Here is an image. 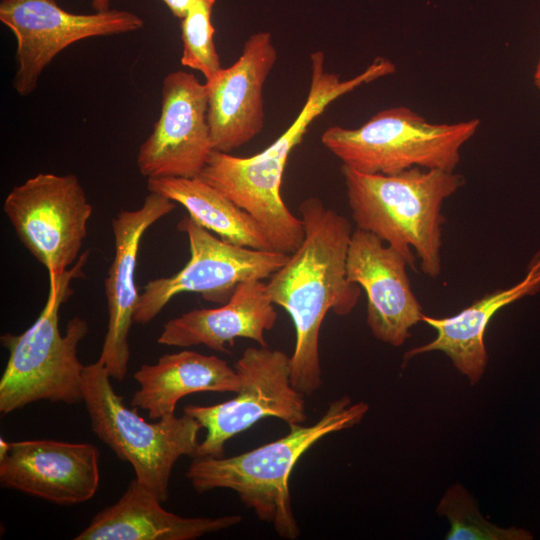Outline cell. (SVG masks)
<instances>
[{
  "instance_id": "6da1fadb",
  "label": "cell",
  "mask_w": 540,
  "mask_h": 540,
  "mask_svg": "<svg viewBox=\"0 0 540 540\" xmlns=\"http://www.w3.org/2000/svg\"><path fill=\"white\" fill-rule=\"evenodd\" d=\"M298 211L304 240L266 287L273 304L283 308L294 324L291 382L304 395H312L322 385L319 336L323 320L329 311L339 316L351 313L361 287L347 278L353 233L349 220L317 197L306 198Z\"/></svg>"
},
{
  "instance_id": "7a4b0ae2",
  "label": "cell",
  "mask_w": 540,
  "mask_h": 540,
  "mask_svg": "<svg viewBox=\"0 0 540 540\" xmlns=\"http://www.w3.org/2000/svg\"><path fill=\"white\" fill-rule=\"evenodd\" d=\"M310 60L307 98L291 125L266 149L250 157L213 150L200 175L255 218L271 236L287 234L298 222L282 199L281 184L289 155L311 123L338 98L396 71L391 60L377 57L362 72L343 80L326 70L323 52L311 53Z\"/></svg>"
},
{
  "instance_id": "3957f363",
  "label": "cell",
  "mask_w": 540,
  "mask_h": 540,
  "mask_svg": "<svg viewBox=\"0 0 540 540\" xmlns=\"http://www.w3.org/2000/svg\"><path fill=\"white\" fill-rule=\"evenodd\" d=\"M348 205L357 228L399 251L408 266L437 278L442 271L443 203L464 184L455 171L413 167L402 172L364 174L341 166Z\"/></svg>"
},
{
  "instance_id": "277c9868",
  "label": "cell",
  "mask_w": 540,
  "mask_h": 540,
  "mask_svg": "<svg viewBox=\"0 0 540 540\" xmlns=\"http://www.w3.org/2000/svg\"><path fill=\"white\" fill-rule=\"evenodd\" d=\"M368 409L367 403H352L343 396L332 401L314 424L291 426L275 441L231 457L193 458L186 477L199 493L234 491L259 520L271 524L280 537L294 540L300 535L289 491L294 466L323 437L360 423Z\"/></svg>"
},
{
  "instance_id": "5b68a950",
  "label": "cell",
  "mask_w": 540,
  "mask_h": 540,
  "mask_svg": "<svg viewBox=\"0 0 540 540\" xmlns=\"http://www.w3.org/2000/svg\"><path fill=\"white\" fill-rule=\"evenodd\" d=\"M87 259L88 251L64 274L49 275L47 301L36 321L21 334L1 336V343L9 352L0 379L3 415L41 400L66 404L82 401L85 366L78 358V346L88 333V323L73 317L62 335L59 313L72 294L71 281L83 277Z\"/></svg>"
},
{
  "instance_id": "8992f818",
  "label": "cell",
  "mask_w": 540,
  "mask_h": 540,
  "mask_svg": "<svg viewBox=\"0 0 540 540\" xmlns=\"http://www.w3.org/2000/svg\"><path fill=\"white\" fill-rule=\"evenodd\" d=\"M479 126L478 118L432 123L409 107L396 106L358 128L330 126L321 142L343 166L364 174L391 175L413 167L455 171L462 147Z\"/></svg>"
},
{
  "instance_id": "52a82bcc",
  "label": "cell",
  "mask_w": 540,
  "mask_h": 540,
  "mask_svg": "<svg viewBox=\"0 0 540 540\" xmlns=\"http://www.w3.org/2000/svg\"><path fill=\"white\" fill-rule=\"evenodd\" d=\"M110 379L99 360L85 365L82 401L91 428L119 459L132 466L138 483L163 503L169 496L173 467L179 458L194 456L202 426L186 414L145 421L136 408L124 404Z\"/></svg>"
},
{
  "instance_id": "ba28073f",
  "label": "cell",
  "mask_w": 540,
  "mask_h": 540,
  "mask_svg": "<svg viewBox=\"0 0 540 540\" xmlns=\"http://www.w3.org/2000/svg\"><path fill=\"white\" fill-rule=\"evenodd\" d=\"M241 378L237 396L210 406L190 404L183 413L197 420L206 435L193 458L224 456L225 443L260 420L273 417L289 427L304 424V394L291 382L290 356L267 346L248 347L235 362Z\"/></svg>"
},
{
  "instance_id": "9c48e42d",
  "label": "cell",
  "mask_w": 540,
  "mask_h": 540,
  "mask_svg": "<svg viewBox=\"0 0 540 540\" xmlns=\"http://www.w3.org/2000/svg\"><path fill=\"white\" fill-rule=\"evenodd\" d=\"M189 242L190 259L177 273L148 281L134 311V322H151L183 293H197L209 302H228L237 287L248 280L270 278L290 254L237 246L198 225L186 216L177 225Z\"/></svg>"
},
{
  "instance_id": "30bf717a",
  "label": "cell",
  "mask_w": 540,
  "mask_h": 540,
  "mask_svg": "<svg viewBox=\"0 0 540 540\" xmlns=\"http://www.w3.org/2000/svg\"><path fill=\"white\" fill-rule=\"evenodd\" d=\"M3 211L20 242L57 276L78 260L93 207L76 175L38 173L11 189Z\"/></svg>"
},
{
  "instance_id": "8fae6325",
  "label": "cell",
  "mask_w": 540,
  "mask_h": 540,
  "mask_svg": "<svg viewBox=\"0 0 540 540\" xmlns=\"http://www.w3.org/2000/svg\"><path fill=\"white\" fill-rule=\"evenodd\" d=\"M0 21L17 42L13 87L21 96L36 89L44 69L73 43L133 32L144 25L142 18L129 11L76 14L61 8L56 0H0Z\"/></svg>"
},
{
  "instance_id": "7c38bea8",
  "label": "cell",
  "mask_w": 540,
  "mask_h": 540,
  "mask_svg": "<svg viewBox=\"0 0 540 540\" xmlns=\"http://www.w3.org/2000/svg\"><path fill=\"white\" fill-rule=\"evenodd\" d=\"M207 112L206 83L183 70L167 74L159 118L138 150L141 175L147 179L198 177L214 150Z\"/></svg>"
},
{
  "instance_id": "4fadbf2b",
  "label": "cell",
  "mask_w": 540,
  "mask_h": 540,
  "mask_svg": "<svg viewBox=\"0 0 540 540\" xmlns=\"http://www.w3.org/2000/svg\"><path fill=\"white\" fill-rule=\"evenodd\" d=\"M100 453L89 443L49 439L9 442L0 485L57 505L87 502L98 490Z\"/></svg>"
},
{
  "instance_id": "5bb4252c",
  "label": "cell",
  "mask_w": 540,
  "mask_h": 540,
  "mask_svg": "<svg viewBox=\"0 0 540 540\" xmlns=\"http://www.w3.org/2000/svg\"><path fill=\"white\" fill-rule=\"evenodd\" d=\"M408 262L376 235L356 228L347 253V278L367 296V325L373 336L401 346L422 321V307L411 288Z\"/></svg>"
},
{
  "instance_id": "9a60e30c",
  "label": "cell",
  "mask_w": 540,
  "mask_h": 540,
  "mask_svg": "<svg viewBox=\"0 0 540 540\" xmlns=\"http://www.w3.org/2000/svg\"><path fill=\"white\" fill-rule=\"evenodd\" d=\"M277 57L271 34L257 32L248 37L231 66L205 82L214 150L230 153L262 131L263 88Z\"/></svg>"
},
{
  "instance_id": "2e32d148",
  "label": "cell",
  "mask_w": 540,
  "mask_h": 540,
  "mask_svg": "<svg viewBox=\"0 0 540 540\" xmlns=\"http://www.w3.org/2000/svg\"><path fill=\"white\" fill-rule=\"evenodd\" d=\"M175 207L174 201L149 192L140 208L122 210L112 220L115 251L105 279L108 326L98 360L118 381L126 377L130 359L128 336L140 295L135 283L140 242L145 232Z\"/></svg>"
},
{
  "instance_id": "e0dca14e",
  "label": "cell",
  "mask_w": 540,
  "mask_h": 540,
  "mask_svg": "<svg viewBox=\"0 0 540 540\" xmlns=\"http://www.w3.org/2000/svg\"><path fill=\"white\" fill-rule=\"evenodd\" d=\"M277 316L266 283L248 280L220 307L193 309L167 321L157 342L174 347L204 345L222 353H229L226 345L237 338L267 346L264 334L274 327Z\"/></svg>"
},
{
  "instance_id": "ac0fdd59",
  "label": "cell",
  "mask_w": 540,
  "mask_h": 540,
  "mask_svg": "<svg viewBox=\"0 0 540 540\" xmlns=\"http://www.w3.org/2000/svg\"><path fill=\"white\" fill-rule=\"evenodd\" d=\"M540 291V249L528 262L525 275L516 284L486 293L457 314L435 318L425 314L422 321L433 327L437 336L431 342L412 348L404 354V363L432 351L443 352L453 366L477 384L486 369L488 354L484 335L492 317L502 308L533 296Z\"/></svg>"
},
{
  "instance_id": "d6986e66",
  "label": "cell",
  "mask_w": 540,
  "mask_h": 540,
  "mask_svg": "<svg viewBox=\"0 0 540 540\" xmlns=\"http://www.w3.org/2000/svg\"><path fill=\"white\" fill-rule=\"evenodd\" d=\"M161 501L136 479L119 500L99 511L75 540H194L229 529L239 515L182 517L165 510Z\"/></svg>"
},
{
  "instance_id": "ffe728a7",
  "label": "cell",
  "mask_w": 540,
  "mask_h": 540,
  "mask_svg": "<svg viewBox=\"0 0 540 540\" xmlns=\"http://www.w3.org/2000/svg\"><path fill=\"white\" fill-rule=\"evenodd\" d=\"M133 377L139 389L131 406L157 420L174 416L178 401L187 395L237 393L241 387L239 374L225 360L191 350L165 354L154 364H143Z\"/></svg>"
},
{
  "instance_id": "44dd1931",
  "label": "cell",
  "mask_w": 540,
  "mask_h": 540,
  "mask_svg": "<svg viewBox=\"0 0 540 540\" xmlns=\"http://www.w3.org/2000/svg\"><path fill=\"white\" fill-rule=\"evenodd\" d=\"M147 189L183 206L198 225L224 241L256 250L276 251L255 218L199 176L149 178Z\"/></svg>"
},
{
  "instance_id": "7402d4cb",
  "label": "cell",
  "mask_w": 540,
  "mask_h": 540,
  "mask_svg": "<svg viewBox=\"0 0 540 540\" xmlns=\"http://www.w3.org/2000/svg\"><path fill=\"white\" fill-rule=\"evenodd\" d=\"M437 513L450 522L447 540H530L523 528L499 527L484 518L467 490L456 483L445 491Z\"/></svg>"
},
{
  "instance_id": "603a6c76",
  "label": "cell",
  "mask_w": 540,
  "mask_h": 540,
  "mask_svg": "<svg viewBox=\"0 0 540 540\" xmlns=\"http://www.w3.org/2000/svg\"><path fill=\"white\" fill-rule=\"evenodd\" d=\"M216 0H197L181 20V64L199 71L206 81L221 69L214 43L212 11Z\"/></svg>"
},
{
  "instance_id": "cb8c5ba5",
  "label": "cell",
  "mask_w": 540,
  "mask_h": 540,
  "mask_svg": "<svg viewBox=\"0 0 540 540\" xmlns=\"http://www.w3.org/2000/svg\"><path fill=\"white\" fill-rule=\"evenodd\" d=\"M170 9L172 14L178 19L182 20L191 6L197 0H162Z\"/></svg>"
},
{
  "instance_id": "d4e9b609",
  "label": "cell",
  "mask_w": 540,
  "mask_h": 540,
  "mask_svg": "<svg viewBox=\"0 0 540 540\" xmlns=\"http://www.w3.org/2000/svg\"><path fill=\"white\" fill-rule=\"evenodd\" d=\"M92 6L95 11H106L110 9V0H92Z\"/></svg>"
},
{
  "instance_id": "484cf974",
  "label": "cell",
  "mask_w": 540,
  "mask_h": 540,
  "mask_svg": "<svg viewBox=\"0 0 540 540\" xmlns=\"http://www.w3.org/2000/svg\"><path fill=\"white\" fill-rule=\"evenodd\" d=\"M533 78H534V84H535L537 90L540 93V56L538 58L536 66H535V71H534Z\"/></svg>"
}]
</instances>
